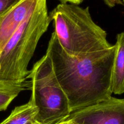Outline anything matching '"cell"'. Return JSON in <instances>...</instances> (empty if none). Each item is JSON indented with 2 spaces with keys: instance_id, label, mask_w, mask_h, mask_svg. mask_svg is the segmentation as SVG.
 Here are the masks:
<instances>
[{
  "instance_id": "7",
  "label": "cell",
  "mask_w": 124,
  "mask_h": 124,
  "mask_svg": "<svg viewBox=\"0 0 124 124\" xmlns=\"http://www.w3.org/2000/svg\"><path fill=\"white\" fill-rule=\"evenodd\" d=\"M111 76V90L115 94L124 93V31L117 35Z\"/></svg>"
},
{
  "instance_id": "10",
  "label": "cell",
  "mask_w": 124,
  "mask_h": 124,
  "mask_svg": "<svg viewBox=\"0 0 124 124\" xmlns=\"http://www.w3.org/2000/svg\"><path fill=\"white\" fill-rule=\"evenodd\" d=\"M19 0H0V18Z\"/></svg>"
},
{
  "instance_id": "3",
  "label": "cell",
  "mask_w": 124,
  "mask_h": 124,
  "mask_svg": "<svg viewBox=\"0 0 124 124\" xmlns=\"http://www.w3.org/2000/svg\"><path fill=\"white\" fill-rule=\"evenodd\" d=\"M51 21L47 0H39L0 53V81L26 80L30 73L28 70L29 62Z\"/></svg>"
},
{
  "instance_id": "11",
  "label": "cell",
  "mask_w": 124,
  "mask_h": 124,
  "mask_svg": "<svg viewBox=\"0 0 124 124\" xmlns=\"http://www.w3.org/2000/svg\"><path fill=\"white\" fill-rule=\"evenodd\" d=\"M104 1L110 7H113L116 4H122V0H104Z\"/></svg>"
},
{
  "instance_id": "1",
  "label": "cell",
  "mask_w": 124,
  "mask_h": 124,
  "mask_svg": "<svg viewBox=\"0 0 124 124\" xmlns=\"http://www.w3.org/2000/svg\"><path fill=\"white\" fill-rule=\"evenodd\" d=\"M46 54L66 94L71 113L110 99L115 46L81 56L67 53L52 33Z\"/></svg>"
},
{
  "instance_id": "12",
  "label": "cell",
  "mask_w": 124,
  "mask_h": 124,
  "mask_svg": "<svg viewBox=\"0 0 124 124\" xmlns=\"http://www.w3.org/2000/svg\"><path fill=\"white\" fill-rule=\"evenodd\" d=\"M59 1H61L62 3H68L69 2L70 4L78 5L83 2L84 0H59Z\"/></svg>"
},
{
  "instance_id": "9",
  "label": "cell",
  "mask_w": 124,
  "mask_h": 124,
  "mask_svg": "<svg viewBox=\"0 0 124 124\" xmlns=\"http://www.w3.org/2000/svg\"><path fill=\"white\" fill-rule=\"evenodd\" d=\"M38 109L31 101L15 107L10 115L0 124H37L35 117Z\"/></svg>"
},
{
  "instance_id": "14",
  "label": "cell",
  "mask_w": 124,
  "mask_h": 124,
  "mask_svg": "<svg viewBox=\"0 0 124 124\" xmlns=\"http://www.w3.org/2000/svg\"><path fill=\"white\" fill-rule=\"evenodd\" d=\"M122 2H123V3L124 4V0H122Z\"/></svg>"
},
{
  "instance_id": "5",
  "label": "cell",
  "mask_w": 124,
  "mask_h": 124,
  "mask_svg": "<svg viewBox=\"0 0 124 124\" xmlns=\"http://www.w3.org/2000/svg\"><path fill=\"white\" fill-rule=\"evenodd\" d=\"M67 119L80 124H124V99L106 101L70 113Z\"/></svg>"
},
{
  "instance_id": "15",
  "label": "cell",
  "mask_w": 124,
  "mask_h": 124,
  "mask_svg": "<svg viewBox=\"0 0 124 124\" xmlns=\"http://www.w3.org/2000/svg\"></svg>"
},
{
  "instance_id": "13",
  "label": "cell",
  "mask_w": 124,
  "mask_h": 124,
  "mask_svg": "<svg viewBox=\"0 0 124 124\" xmlns=\"http://www.w3.org/2000/svg\"><path fill=\"white\" fill-rule=\"evenodd\" d=\"M58 124H80L78 123V122H75V121H73V120L66 119L64 121H63V122H61V123Z\"/></svg>"
},
{
  "instance_id": "6",
  "label": "cell",
  "mask_w": 124,
  "mask_h": 124,
  "mask_svg": "<svg viewBox=\"0 0 124 124\" xmlns=\"http://www.w3.org/2000/svg\"><path fill=\"white\" fill-rule=\"evenodd\" d=\"M39 0H19L0 18V53Z\"/></svg>"
},
{
  "instance_id": "4",
  "label": "cell",
  "mask_w": 124,
  "mask_h": 124,
  "mask_svg": "<svg viewBox=\"0 0 124 124\" xmlns=\"http://www.w3.org/2000/svg\"><path fill=\"white\" fill-rule=\"evenodd\" d=\"M27 78L30 79V100L38 109V124H58L66 120L71 111L68 98L56 78L47 54L36 62Z\"/></svg>"
},
{
  "instance_id": "2",
  "label": "cell",
  "mask_w": 124,
  "mask_h": 124,
  "mask_svg": "<svg viewBox=\"0 0 124 124\" xmlns=\"http://www.w3.org/2000/svg\"><path fill=\"white\" fill-rule=\"evenodd\" d=\"M49 16L58 42L71 55L100 52L113 46L107 39L106 31L93 21L88 7L61 3Z\"/></svg>"
},
{
  "instance_id": "8",
  "label": "cell",
  "mask_w": 124,
  "mask_h": 124,
  "mask_svg": "<svg viewBox=\"0 0 124 124\" xmlns=\"http://www.w3.org/2000/svg\"><path fill=\"white\" fill-rule=\"evenodd\" d=\"M30 81H0V111L7 108L11 102L23 91L30 90Z\"/></svg>"
}]
</instances>
